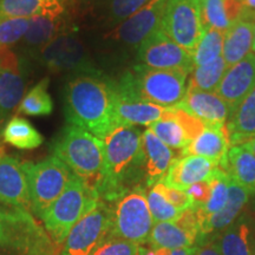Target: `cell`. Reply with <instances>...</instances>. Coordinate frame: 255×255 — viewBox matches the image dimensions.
I'll return each instance as SVG.
<instances>
[{
	"label": "cell",
	"mask_w": 255,
	"mask_h": 255,
	"mask_svg": "<svg viewBox=\"0 0 255 255\" xmlns=\"http://www.w3.org/2000/svg\"><path fill=\"white\" fill-rule=\"evenodd\" d=\"M156 136L171 149H184L190 143V138L182 123L175 116V108L171 107L162 120L148 127Z\"/></svg>",
	"instance_id": "cell-33"
},
{
	"label": "cell",
	"mask_w": 255,
	"mask_h": 255,
	"mask_svg": "<svg viewBox=\"0 0 255 255\" xmlns=\"http://www.w3.org/2000/svg\"><path fill=\"white\" fill-rule=\"evenodd\" d=\"M195 246L187 247V248H177V250H168L164 248L163 255H194L196 252Z\"/></svg>",
	"instance_id": "cell-44"
},
{
	"label": "cell",
	"mask_w": 255,
	"mask_h": 255,
	"mask_svg": "<svg viewBox=\"0 0 255 255\" xmlns=\"http://www.w3.org/2000/svg\"><path fill=\"white\" fill-rule=\"evenodd\" d=\"M168 0H150L144 7L108 33V38L126 47L138 49L139 45L162 28Z\"/></svg>",
	"instance_id": "cell-13"
},
{
	"label": "cell",
	"mask_w": 255,
	"mask_h": 255,
	"mask_svg": "<svg viewBox=\"0 0 255 255\" xmlns=\"http://www.w3.org/2000/svg\"><path fill=\"white\" fill-rule=\"evenodd\" d=\"M228 66L223 57L206 65L195 66L189 75L187 89L205 92H216Z\"/></svg>",
	"instance_id": "cell-34"
},
{
	"label": "cell",
	"mask_w": 255,
	"mask_h": 255,
	"mask_svg": "<svg viewBox=\"0 0 255 255\" xmlns=\"http://www.w3.org/2000/svg\"><path fill=\"white\" fill-rule=\"evenodd\" d=\"M253 255H255V248H254V252H253Z\"/></svg>",
	"instance_id": "cell-50"
},
{
	"label": "cell",
	"mask_w": 255,
	"mask_h": 255,
	"mask_svg": "<svg viewBox=\"0 0 255 255\" xmlns=\"http://www.w3.org/2000/svg\"><path fill=\"white\" fill-rule=\"evenodd\" d=\"M197 239L199 238L195 234L181 226L177 221L158 222L155 223L151 229L148 244L152 250H158V248L177 250V248L193 247Z\"/></svg>",
	"instance_id": "cell-29"
},
{
	"label": "cell",
	"mask_w": 255,
	"mask_h": 255,
	"mask_svg": "<svg viewBox=\"0 0 255 255\" xmlns=\"http://www.w3.org/2000/svg\"><path fill=\"white\" fill-rule=\"evenodd\" d=\"M100 200L97 191L73 175L60 196L40 218L59 251L73 226L94 209Z\"/></svg>",
	"instance_id": "cell-6"
},
{
	"label": "cell",
	"mask_w": 255,
	"mask_h": 255,
	"mask_svg": "<svg viewBox=\"0 0 255 255\" xmlns=\"http://www.w3.org/2000/svg\"><path fill=\"white\" fill-rule=\"evenodd\" d=\"M50 78L44 77L24 95L18 113L27 116H47L53 111V102L49 94Z\"/></svg>",
	"instance_id": "cell-35"
},
{
	"label": "cell",
	"mask_w": 255,
	"mask_h": 255,
	"mask_svg": "<svg viewBox=\"0 0 255 255\" xmlns=\"http://www.w3.org/2000/svg\"><path fill=\"white\" fill-rule=\"evenodd\" d=\"M241 2H242V5H244L245 8L255 11V0H241Z\"/></svg>",
	"instance_id": "cell-45"
},
{
	"label": "cell",
	"mask_w": 255,
	"mask_h": 255,
	"mask_svg": "<svg viewBox=\"0 0 255 255\" xmlns=\"http://www.w3.org/2000/svg\"><path fill=\"white\" fill-rule=\"evenodd\" d=\"M2 49V47H0V50H1Z\"/></svg>",
	"instance_id": "cell-51"
},
{
	"label": "cell",
	"mask_w": 255,
	"mask_h": 255,
	"mask_svg": "<svg viewBox=\"0 0 255 255\" xmlns=\"http://www.w3.org/2000/svg\"><path fill=\"white\" fill-rule=\"evenodd\" d=\"M119 95V92H117ZM170 108L159 107L145 102L133 101L117 96L116 113L120 126H146L162 120Z\"/></svg>",
	"instance_id": "cell-27"
},
{
	"label": "cell",
	"mask_w": 255,
	"mask_h": 255,
	"mask_svg": "<svg viewBox=\"0 0 255 255\" xmlns=\"http://www.w3.org/2000/svg\"><path fill=\"white\" fill-rule=\"evenodd\" d=\"M2 139L7 144L21 150H31L40 146L44 137L27 120L13 116L6 124L2 131Z\"/></svg>",
	"instance_id": "cell-30"
},
{
	"label": "cell",
	"mask_w": 255,
	"mask_h": 255,
	"mask_svg": "<svg viewBox=\"0 0 255 255\" xmlns=\"http://www.w3.org/2000/svg\"><path fill=\"white\" fill-rule=\"evenodd\" d=\"M244 144L246 145L247 148L250 149V150L255 155V137H253V138H251V139H248V141L245 142Z\"/></svg>",
	"instance_id": "cell-46"
},
{
	"label": "cell",
	"mask_w": 255,
	"mask_h": 255,
	"mask_svg": "<svg viewBox=\"0 0 255 255\" xmlns=\"http://www.w3.org/2000/svg\"><path fill=\"white\" fill-rule=\"evenodd\" d=\"M143 132L137 127L120 126L108 133L104 143V167L97 184L98 196L111 203L137 188L135 184L144 175Z\"/></svg>",
	"instance_id": "cell-2"
},
{
	"label": "cell",
	"mask_w": 255,
	"mask_h": 255,
	"mask_svg": "<svg viewBox=\"0 0 255 255\" xmlns=\"http://www.w3.org/2000/svg\"><path fill=\"white\" fill-rule=\"evenodd\" d=\"M0 205L31 212L23 163L0 149Z\"/></svg>",
	"instance_id": "cell-16"
},
{
	"label": "cell",
	"mask_w": 255,
	"mask_h": 255,
	"mask_svg": "<svg viewBox=\"0 0 255 255\" xmlns=\"http://www.w3.org/2000/svg\"><path fill=\"white\" fill-rule=\"evenodd\" d=\"M146 201H148V207L154 223L174 222L180 218L182 213L175 208L170 202H168L167 199L159 193L155 186L150 187L146 191Z\"/></svg>",
	"instance_id": "cell-38"
},
{
	"label": "cell",
	"mask_w": 255,
	"mask_h": 255,
	"mask_svg": "<svg viewBox=\"0 0 255 255\" xmlns=\"http://www.w3.org/2000/svg\"><path fill=\"white\" fill-rule=\"evenodd\" d=\"M253 52L255 56V21H254V41H253Z\"/></svg>",
	"instance_id": "cell-48"
},
{
	"label": "cell",
	"mask_w": 255,
	"mask_h": 255,
	"mask_svg": "<svg viewBox=\"0 0 255 255\" xmlns=\"http://www.w3.org/2000/svg\"><path fill=\"white\" fill-rule=\"evenodd\" d=\"M210 239L221 255H253L255 235L246 218H240Z\"/></svg>",
	"instance_id": "cell-22"
},
{
	"label": "cell",
	"mask_w": 255,
	"mask_h": 255,
	"mask_svg": "<svg viewBox=\"0 0 255 255\" xmlns=\"http://www.w3.org/2000/svg\"><path fill=\"white\" fill-rule=\"evenodd\" d=\"M219 168L220 165L210 159L195 155H186L176 158L171 163L162 182L169 187L186 191L193 184L209 180Z\"/></svg>",
	"instance_id": "cell-18"
},
{
	"label": "cell",
	"mask_w": 255,
	"mask_h": 255,
	"mask_svg": "<svg viewBox=\"0 0 255 255\" xmlns=\"http://www.w3.org/2000/svg\"><path fill=\"white\" fill-rule=\"evenodd\" d=\"M254 89L255 56L254 53H251L235 65L229 66L220 83L216 94L228 104L233 114Z\"/></svg>",
	"instance_id": "cell-17"
},
{
	"label": "cell",
	"mask_w": 255,
	"mask_h": 255,
	"mask_svg": "<svg viewBox=\"0 0 255 255\" xmlns=\"http://www.w3.org/2000/svg\"><path fill=\"white\" fill-rule=\"evenodd\" d=\"M30 19L0 17V47L11 49L20 44L30 26Z\"/></svg>",
	"instance_id": "cell-39"
},
{
	"label": "cell",
	"mask_w": 255,
	"mask_h": 255,
	"mask_svg": "<svg viewBox=\"0 0 255 255\" xmlns=\"http://www.w3.org/2000/svg\"><path fill=\"white\" fill-rule=\"evenodd\" d=\"M142 148L144 155L145 183L150 188L164 180L176 157L171 148L165 145L148 128L143 131Z\"/></svg>",
	"instance_id": "cell-20"
},
{
	"label": "cell",
	"mask_w": 255,
	"mask_h": 255,
	"mask_svg": "<svg viewBox=\"0 0 255 255\" xmlns=\"http://www.w3.org/2000/svg\"><path fill=\"white\" fill-rule=\"evenodd\" d=\"M73 5L59 6L41 12L30 19V26L20 45L26 53H33L63 32L73 28Z\"/></svg>",
	"instance_id": "cell-15"
},
{
	"label": "cell",
	"mask_w": 255,
	"mask_h": 255,
	"mask_svg": "<svg viewBox=\"0 0 255 255\" xmlns=\"http://www.w3.org/2000/svg\"><path fill=\"white\" fill-rule=\"evenodd\" d=\"M111 206L103 200L73 226L64 241L59 255H91L109 237Z\"/></svg>",
	"instance_id": "cell-10"
},
{
	"label": "cell",
	"mask_w": 255,
	"mask_h": 255,
	"mask_svg": "<svg viewBox=\"0 0 255 255\" xmlns=\"http://www.w3.org/2000/svg\"><path fill=\"white\" fill-rule=\"evenodd\" d=\"M136 56L141 65L150 69L183 70L188 73L194 69L193 53L177 45L162 30L143 41Z\"/></svg>",
	"instance_id": "cell-14"
},
{
	"label": "cell",
	"mask_w": 255,
	"mask_h": 255,
	"mask_svg": "<svg viewBox=\"0 0 255 255\" xmlns=\"http://www.w3.org/2000/svg\"><path fill=\"white\" fill-rule=\"evenodd\" d=\"M254 20L241 17L223 36L222 57L227 66H233L246 58L253 51Z\"/></svg>",
	"instance_id": "cell-23"
},
{
	"label": "cell",
	"mask_w": 255,
	"mask_h": 255,
	"mask_svg": "<svg viewBox=\"0 0 255 255\" xmlns=\"http://www.w3.org/2000/svg\"><path fill=\"white\" fill-rule=\"evenodd\" d=\"M150 0H105L104 18L113 27L135 14Z\"/></svg>",
	"instance_id": "cell-37"
},
{
	"label": "cell",
	"mask_w": 255,
	"mask_h": 255,
	"mask_svg": "<svg viewBox=\"0 0 255 255\" xmlns=\"http://www.w3.org/2000/svg\"><path fill=\"white\" fill-rule=\"evenodd\" d=\"M231 148L227 124L225 126H206L205 130L193 139L186 148L182 149V155H195L210 159L222 167Z\"/></svg>",
	"instance_id": "cell-21"
},
{
	"label": "cell",
	"mask_w": 255,
	"mask_h": 255,
	"mask_svg": "<svg viewBox=\"0 0 255 255\" xmlns=\"http://www.w3.org/2000/svg\"><path fill=\"white\" fill-rule=\"evenodd\" d=\"M210 191L209 199L202 206H193L191 208L196 212L199 225L205 220L216 214L226 206L229 196V176L223 169L219 168L216 173L210 177Z\"/></svg>",
	"instance_id": "cell-32"
},
{
	"label": "cell",
	"mask_w": 255,
	"mask_h": 255,
	"mask_svg": "<svg viewBox=\"0 0 255 255\" xmlns=\"http://www.w3.org/2000/svg\"><path fill=\"white\" fill-rule=\"evenodd\" d=\"M111 228L108 238H119L137 245L148 244L154 220L142 187L129 190L110 203Z\"/></svg>",
	"instance_id": "cell-7"
},
{
	"label": "cell",
	"mask_w": 255,
	"mask_h": 255,
	"mask_svg": "<svg viewBox=\"0 0 255 255\" xmlns=\"http://www.w3.org/2000/svg\"><path fill=\"white\" fill-rule=\"evenodd\" d=\"M223 36L225 33L221 31L206 28L205 33L193 52L194 68L206 65L222 57Z\"/></svg>",
	"instance_id": "cell-36"
},
{
	"label": "cell",
	"mask_w": 255,
	"mask_h": 255,
	"mask_svg": "<svg viewBox=\"0 0 255 255\" xmlns=\"http://www.w3.org/2000/svg\"><path fill=\"white\" fill-rule=\"evenodd\" d=\"M203 27L225 33L244 14L241 0H207L199 4Z\"/></svg>",
	"instance_id": "cell-26"
},
{
	"label": "cell",
	"mask_w": 255,
	"mask_h": 255,
	"mask_svg": "<svg viewBox=\"0 0 255 255\" xmlns=\"http://www.w3.org/2000/svg\"><path fill=\"white\" fill-rule=\"evenodd\" d=\"M231 146L255 137V89L241 102L227 122Z\"/></svg>",
	"instance_id": "cell-28"
},
{
	"label": "cell",
	"mask_w": 255,
	"mask_h": 255,
	"mask_svg": "<svg viewBox=\"0 0 255 255\" xmlns=\"http://www.w3.org/2000/svg\"><path fill=\"white\" fill-rule=\"evenodd\" d=\"M50 150L75 176L96 190L104 167V143L101 138L68 124L55 137Z\"/></svg>",
	"instance_id": "cell-4"
},
{
	"label": "cell",
	"mask_w": 255,
	"mask_h": 255,
	"mask_svg": "<svg viewBox=\"0 0 255 255\" xmlns=\"http://www.w3.org/2000/svg\"><path fill=\"white\" fill-rule=\"evenodd\" d=\"M139 245L119 238H107L91 255H139Z\"/></svg>",
	"instance_id": "cell-40"
},
{
	"label": "cell",
	"mask_w": 255,
	"mask_h": 255,
	"mask_svg": "<svg viewBox=\"0 0 255 255\" xmlns=\"http://www.w3.org/2000/svg\"><path fill=\"white\" fill-rule=\"evenodd\" d=\"M159 193L167 199L168 202H170L175 208H177L180 212H184L188 208L193 206V201L184 190L176 189V188L169 187L163 182H158L155 184Z\"/></svg>",
	"instance_id": "cell-41"
},
{
	"label": "cell",
	"mask_w": 255,
	"mask_h": 255,
	"mask_svg": "<svg viewBox=\"0 0 255 255\" xmlns=\"http://www.w3.org/2000/svg\"><path fill=\"white\" fill-rule=\"evenodd\" d=\"M210 191H212V186H210V178L202 182H197L193 186H190L186 190L188 196L193 201V206H202L209 199ZM191 206V207H193Z\"/></svg>",
	"instance_id": "cell-42"
},
{
	"label": "cell",
	"mask_w": 255,
	"mask_h": 255,
	"mask_svg": "<svg viewBox=\"0 0 255 255\" xmlns=\"http://www.w3.org/2000/svg\"><path fill=\"white\" fill-rule=\"evenodd\" d=\"M31 56L52 73L69 76L84 72H97L87 45L75 28L63 32Z\"/></svg>",
	"instance_id": "cell-9"
},
{
	"label": "cell",
	"mask_w": 255,
	"mask_h": 255,
	"mask_svg": "<svg viewBox=\"0 0 255 255\" xmlns=\"http://www.w3.org/2000/svg\"><path fill=\"white\" fill-rule=\"evenodd\" d=\"M251 208H252V210H253V212H254V214H255V194H254V199H253V202H252V206H251Z\"/></svg>",
	"instance_id": "cell-47"
},
{
	"label": "cell",
	"mask_w": 255,
	"mask_h": 255,
	"mask_svg": "<svg viewBox=\"0 0 255 255\" xmlns=\"http://www.w3.org/2000/svg\"><path fill=\"white\" fill-rule=\"evenodd\" d=\"M221 169L231 180L248 191L255 194V155L245 144L229 148L225 163Z\"/></svg>",
	"instance_id": "cell-25"
},
{
	"label": "cell",
	"mask_w": 255,
	"mask_h": 255,
	"mask_svg": "<svg viewBox=\"0 0 255 255\" xmlns=\"http://www.w3.org/2000/svg\"><path fill=\"white\" fill-rule=\"evenodd\" d=\"M23 168L27 178L31 213L40 219L60 196L73 174L53 155L37 163L23 162Z\"/></svg>",
	"instance_id": "cell-8"
},
{
	"label": "cell",
	"mask_w": 255,
	"mask_h": 255,
	"mask_svg": "<svg viewBox=\"0 0 255 255\" xmlns=\"http://www.w3.org/2000/svg\"><path fill=\"white\" fill-rule=\"evenodd\" d=\"M201 241H202V245L196 248V252L194 255H221L212 239L205 238Z\"/></svg>",
	"instance_id": "cell-43"
},
{
	"label": "cell",
	"mask_w": 255,
	"mask_h": 255,
	"mask_svg": "<svg viewBox=\"0 0 255 255\" xmlns=\"http://www.w3.org/2000/svg\"><path fill=\"white\" fill-rule=\"evenodd\" d=\"M76 0H0V17L32 18L47 9L75 5Z\"/></svg>",
	"instance_id": "cell-31"
},
{
	"label": "cell",
	"mask_w": 255,
	"mask_h": 255,
	"mask_svg": "<svg viewBox=\"0 0 255 255\" xmlns=\"http://www.w3.org/2000/svg\"><path fill=\"white\" fill-rule=\"evenodd\" d=\"M0 250L13 255H57L59 250L28 210L0 206Z\"/></svg>",
	"instance_id": "cell-5"
},
{
	"label": "cell",
	"mask_w": 255,
	"mask_h": 255,
	"mask_svg": "<svg viewBox=\"0 0 255 255\" xmlns=\"http://www.w3.org/2000/svg\"><path fill=\"white\" fill-rule=\"evenodd\" d=\"M251 194L229 178V196L226 206L219 213L212 215L200 225V240L207 235L221 232L232 225L250 200Z\"/></svg>",
	"instance_id": "cell-24"
},
{
	"label": "cell",
	"mask_w": 255,
	"mask_h": 255,
	"mask_svg": "<svg viewBox=\"0 0 255 255\" xmlns=\"http://www.w3.org/2000/svg\"><path fill=\"white\" fill-rule=\"evenodd\" d=\"M26 89L24 60L11 49L0 50V138L6 124L18 111Z\"/></svg>",
	"instance_id": "cell-12"
},
{
	"label": "cell",
	"mask_w": 255,
	"mask_h": 255,
	"mask_svg": "<svg viewBox=\"0 0 255 255\" xmlns=\"http://www.w3.org/2000/svg\"><path fill=\"white\" fill-rule=\"evenodd\" d=\"M116 84L100 72H84L68 77L63 90L64 114L68 124L87 130L103 139L115 128L117 119Z\"/></svg>",
	"instance_id": "cell-1"
},
{
	"label": "cell",
	"mask_w": 255,
	"mask_h": 255,
	"mask_svg": "<svg viewBox=\"0 0 255 255\" xmlns=\"http://www.w3.org/2000/svg\"><path fill=\"white\" fill-rule=\"evenodd\" d=\"M161 30L193 53L205 33L199 5L194 0H168Z\"/></svg>",
	"instance_id": "cell-11"
},
{
	"label": "cell",
	"mask_w": 255,
	"mask_h": 255,
	"mask_svg": "<svg viewBox=\"0 0 255 255\" xmlns=\"http://www.w3.org/2000/svg\"><path fill=\"white\" fill-rule=\"evenodd\" d=\"M194 1H195L196 4L199 5V4H201V2H203V1H207V0H194Z\"/></svg>",
	"instance_id": "cell-49"
},
{
	"label": "cell",
	"mask_w": 255,
	"mask_h": 255,
	"mask_svg": "<svg viewBox=\"0 0 255 255\" xmlns=\"http://www.w3.org/2000/svg\"><path fill=\"white\" fill-rule=\"evenodd\" d=\"M177 107L193 114L206 126H225L231 117L228 104L216 92L187 89L183 100Z\"/></svg>",
	"instance_id": "cell-19"
},
{
	"label": "cell",
	"mask_w": 255,
	"mask_h": 255,
	"mask_svg": "<svg viewBox=\"0 0 255 255\" xmlns=\"http://www.w3.org/2000/svg\"><path fill=\"white\" fill-rule=\"evenodd\" d=\"M57 255H59V254H57Z\"/></svg>",
	"instance_id": "cell-52"
},
{
	"label": "cell",
	"mask_w": 255,
	"mask_h": 255,
	"mask_svg": "<svg viewBox=\"0 0 255 255\" xmlns=\"http://www.w3.org/2000/svg\"><path fill=\"white\" fill-rule=\"evenodd\" d=\"M188 75L183 70H158L139 65L127 71L115 84L122 97L171 108L183 100Z\"/></svg>",
	"instance_id": "cell-3"
}]
</instances>
